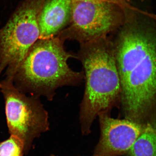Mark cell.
<instances>
[{"mask_svg":"<svg viewBox=\"0 0 156 156\" xmlns=\"http://www.w3.org/2000/svg\"><path fill=\"white\" fill-rule=\"evenodd\" d=\"M112 41L125 119L143 124L156 99V25L135 14Z\"/></svg>","mask_w":156,"mask_h":156,"instance_id":"6da1fadb","label":"cell"},{"mask_svg":"<svg viewBox=\"0 0 156 156\" xmlns=\"http://www.w3.org/2000/svg\"><path fill=\"white\" fill-rule=\"evenodd\" d=\"M80 45L76 58L83 68L86 86L80 120L82 133L87 135L98 115L110 114L120 104L121 83L111 39L106 37Z\"/></svg>","mask_w":156,"mask_h":156,"instance_id":"7a4b0ae2","label":"cell"},{"mask_svg":"<svg viewBox=\"0 0 156 156\" xmlns=\"http://www.w3.org/2000/svg\"><path fill=\"white\" fill-rule=\"evenodd\" d=\"M64 42L58 36L38 40L13 75L15 87L25 94L42 95L52 101L60 87L80 84L84 80L83 72L69 67V59L76 56L66 50Z\"/></svg>","mask_w":156,"mask_h":156,"instance_id":"3957f363","label":"cell"},{"mask_svg":"<svg viewBox=\"0 0 156 156\" xmlns=\"http://www.w3.org/2000/svg\"><path fill=\"white\" fill-rule=\"evenodd\" d=\"M134 11L111 1L73 2L69 22L57 36L64 41L73 40L80 44L106 37L119 30Z\"/></svg>","mask_w":156,"mask_h":156,"instance_id":"277c9868","label":"cell"},{"mask_svg":"<svg viewBox=\"0 0 156 156\" xmlns=\"http://www.w3.org/2000/svg\"><path fill=\"white\" fill-rule=\"evenodd\" d=\"M45 0H24L0 29V69L13 77L30 48L40 39L38 20Z\"/></svg>","mask_w":156,"mask_h":156,"instance_id":"5b68a950","label":"cell"},{"mask_svg":"<svg viewBox=\"0 0 156 156\" xmlns=\"http://www.w3.org/2000/svg\"><path fill=\"white\" fill-rule=\"evenodd\" d=\"M5 105L7 125L11 135L23 143L24 153L31 149L34 139L49 129V115L39 97L28 96L14 86L12 78L0 82Z\"/></svg>","mask_w":156,"mask_h":156,"instance_id":"8992f818","label":"cell"},{"mask_svg":"<svg viewBox=\"0 0 156 156\" xmlns=\"http://www.w3.org/2000/svg\"><path fill=\"white\" fill-rule=\"evenodd\" d=\"M100 137L93 156H120L127 154L145 126L124 119H115L109 114L98 115Z\"/></svg>","mask_w":156,"mask_h":156,"instance_id":"52a82bcc","label":"cell"},{"mask_svg":"<svg viewBox=\"0 0 156 156\" xmlns=\"http://www.w3.org/2000/svg\"><path fill=\"white\" fill-rule=\"evenodd\" d=\"M72 4L71 0H45L39 17L40 39L56 37L66 27Z\"/></svg>","mask_w":156,"mask_h":156,"instance_id":"ba28073f","label":"cell"},{"mask_svg":"<svg viewBox=\"0 0 156 156\" xmlns=\"http://www.w3.org/2000/svg\"><path fill=\"white\" fill-rule=\"evenodd\" d=\"M127 154L129 156H156V123L145 126Z\"/></svg>","mask_w":156,"mask_h":156,"instance_id":"9c48e42d","label":"cell"},{"mask_svg":"<svg viewBox=\"0 0 156 156\" xmlns=\"http://www.w3.org/2000/svg\"><path fill=\"white\" fill-rule=\"evenodd\" d=\"M23 143L17 136L11 135L5 141L0 142V156H23Z\"/></svg>","mask_w":156,"mask_h":156,"instance_id":"30bf717a","label":"cell"},{"mask_svg":"<svg viewBox=\"0 0 156 156\" xmlns=\"http://www.w3.org/2000/svg\"><path fill=\"white\" fill-rule=\"evenodd\" d=\"M73 2H79V1H108L111 2H115L119 4L122 6L124 8L129 9V10H132L134 9L132 6L130 5V1L129 0H71Z\"/></svg>","mask_w":156,"mask_h":156,"instance_id":"8fae6325","label":"cell"},{"mask_svg":"<svg viewBox=\"0 0 156 156\" xmlns=\"http://www.w3.org/2000/svg\"><path fill=\"white\" fill-rule=\"evenodd\" d=\"M2 71L0 69V75H1V73H2Z\"/></svg>","mask_w":156,"mask_h":156,"instance_id":"7c38bea8","label":"cell"},{"mask_svg":"<svg viewBox=\"0 0 156 156\" xmlns=\"http://www.w3.org/2000/svg\"><path fill=\"white\" fill-rule=\"evenodd\" d=\"M50 156H56L52 154V155H50Z\"/></svg>","mask_w":156,"mask_h":156,"instance_id":"4fadbf2b","label":"cell"}]
</instances>
